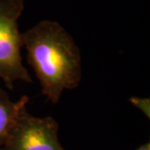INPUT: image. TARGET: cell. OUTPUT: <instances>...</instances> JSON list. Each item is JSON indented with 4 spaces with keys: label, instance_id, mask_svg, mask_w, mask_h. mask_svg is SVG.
Segmentation results:
<instances>
[{
    "label": "cell",
    "instance_id": "obj_1",
    "mask_svg": "<svg viewBox=\"0 0 150 150\" xmlns=\"http://www.w3.org/2000/svg\"><path fill=\"white\" fill-rule=\"evenodd\" d=\"M23 48L42 94L58 103L65 90L82 80V57L74 38L58 22L43 20L23 33Z\"/></svg>",
    "mask_w": 150,
    "mask_h": 150
},
{
    "label": "cell",
    "instance_id": "obj_2",
    "mask_svg": "<svg viewBox=\"0 0 150 150\" xmlns=\"http://www.w3.org/2000/svg\"><path fill=\"white\" fill-rule=\"evenodd\" d=\"M23 9V0H0V79L10 90L18 81L32 83L21 54L23 33L18 21Z\"/></svg>",
    "mask_w": 150,
    "mask_h": 150
},
{
    "label": "cell",
    "instance_id": "obj_3",
    "mask_svg": "<svg viewBox=\"0 0 150 150\" xmlns=\"http://www.w3.org/2000/svg\"><path fill=\"white\" fill-rule=\"evenodd\" d=\"M59 123L53 117H35L23 109L3 150H64L59 139Z\"/></svg>",
    "mask_w": 150,
    "mask_h": 150
},
{
    "label": "cell",
    "instance_id": "obj_4",
    "mask_svg": "<svg viewBox=\"0 0 150 150\" xmlns=\"http://www.w3.org/2000/svg\"><path fill=\"white\" fill-rule=\"evenodd\" d=\"M29 98L21 97L13 101L7 92L0 88V150L3 149L6 139L20 112L27 108Z\"/></svg>",
    "mask_w": 150,
    "mask_h": 150
},
{
    "label": "cell",
    "instance_id": "obj_5",
    "mask_svg": "<svg viewBox=\"0 0 150 150\" xmlns=\"http://www.w3.org/2000/svg\"><path fill=\"white\" fill-rule=\"evenodd\" d=\"M134 107L144 114L148 118H150V99L149 98H139V97H132L129 99Z\"/></svg>",
    "mask_w": 150,
    "mask_h": 150
},
{
    "label": "cell",
    "instance_id": "obj_6",
    "mask_svg": "<svg viewBox=\"0 0 150 150\" xmlns=\"http://www.w3.org/2000/svg\"><path fill=\"white\" fill-rule=\"evenodd\" d=\"M136 150H150V144L148 143V144H144L141 145Z\"/></svg>",
    "mask_w": 150,
    "mask_h": 150
},
{
    "label": "cell",
    "instance_id": "obj_7",
    "mask_svg": "<svg viewBox=\"0 0 150 150\" xmlns=\"http://www.w3.org/2000/svg\"><path fill=\"white\" fill-rule=\"evenodd\" d=\"M1 150H3V149H1Z\"/></svg>",
    "mask_w": 150,
    "mask_h": 150
}]
</instances>
